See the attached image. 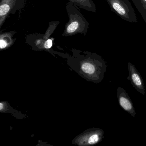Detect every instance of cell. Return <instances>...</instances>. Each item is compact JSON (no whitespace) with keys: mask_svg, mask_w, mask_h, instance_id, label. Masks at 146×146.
<instances>
[{"mask_svg":"<svg viewBox=\"0 0 146 146\" xmlns=\"http://www.w3.org/2000/svg\"><path fill=\"white\" fill-rule=\"evenodd\" d=\"M25 0H0V29L9 16L24 8Z\"/></svg>","mask_w":146,"mask_h":146,"instance_id":"obj_4","label":"cell"},{"mask_svg":"<svg viewBox=\"0 0 146 146\" xmlns=\"http://www.w3.org/2000/svg\"><path fill=\"white\" fill-rule=\"evenodd\" d=\"M17 33L16 31H7L0 34V49L7 48L15 42L17 38L14 36Z\"/></svg>","mask_w":146,"mask_h":146,"instance_id":"obj_7","label":"cell"},{"mask_svg":"<svg viewBox=\"0 0 146 146\" xmlns=\"http://www.w3.org/2000/svg\"><path fill=\"white\" fill-rule=\"evenodd\" d=\"M3 108V105L2 103H0V110H1Z\"/></svg>","mask_w":146,"mask_h":146,"instance_id":"obj_10","label":"cell"},{"mask_svg":"<svg viewBox=\"0 0 146 146\" xmlns=\"http://www.w3.org/2000/svg\"><path fill=\"white\" fill-rule=\"evenodd\" d=\"M59 24V21L49 23L48 28L44 35L32 34L26 36L25 40L28 43L35 44L38 48L50 49L52 46V40L50 35L53 33Z\"/></svg>","mask_w":146,"mask_h":146,"instance_id":"obj_3","label":"cell"},{"mask_svg":"<svg viewBox=\"0 0 146 146\" xmlns=\"http://www.w3.org/2000/svg\"><path fill=\"white\" fill-rule=\"evenodd\" d=\"M79 8L70 1L66 4V8L69 20L66 24L62 36H72L79 34L85 35L88 32L89 23L81 13Z\"/></svg>","mask_w":146,"mask_h":146,"instance_id":"obj_1","label":"cell"},{"mask_svg":"<svg viewBox=\"0 0 146 146\" xmlns=\"http://www.w3.org/2000/svg\"><path fill=\"white\" fill-rule=\"evenodd\" d=\"M142 18H146V0H132Z\"/></svg>","mask_w":146,"mask_h":146,"instance_id":"obj_9","label":"cell"},{"mask_svg":"<svg viewBox=\"0 0 146 146\" xmlns=\"http://www.w3.org/2000/svg\"><path fill=\"white\" fill-rule=\"evenodd\" d=\"M143 19V20H144V22H145V23H146V18H144Z\"/></svg>","mask_w":146,"mask_h":146,"instance_id":"obj_11","label":"cell"},{"mask_svg":"<svg viewBox=\"0 0 146 146\" xmlns=\"http://www.w3.org/2000/svg\"><path fill=\"white\" fill-rule=\"evenodd\" d=\"M129 76L127 79L129 80L132 86L137 91L142 95L145 94V88L143 79L135 66L130 62L128 63Z\"/></svg>","mask_w":146,"mask_h":146,"instance_id":"obj_5","label":"cell"},{"mask_svg":"<svg viewBox=\"0 0 146 146\" xmlns=\"http://www.w3.org/2000/svg\"><path fill=\"white\" fill-rule=\"evenodd\" d=\"M117 96L120 106L132 117H135V110L133 102L125 90L123 88L119 87L117 90Z\"/></svg>","mask_w":146,"mask_h":146,"instance_id":"obj_6","label":"cell"},{"mask_svg":"<svg viewBox=\"0 0 146 146\" xmlns=\"http://www.w3.org/2000/svg\"><path fill=\"white\" fill-rule=\"evenodd\" d=\"M112 11L124 21L134 23L137 22L134 8L129 0H106Z\"/></svg>","mask_w":146,"mask_h":146,"instance_id":"obj_2","label":"cell"},{"mask_svg":"<svg viewBox=\"0 0 146 146\" xmlns=\"http://www.w3.org/2000/svg\"><path fill=\"white\" fill-rule=\"evenodd\" d=\"M79 8L88 11L96 12V6L93 0H68Z\"/></svg>","mask_w":146,"mask_h":146,"instance_id":"obj_8","label":"cell"}]
</instances>
